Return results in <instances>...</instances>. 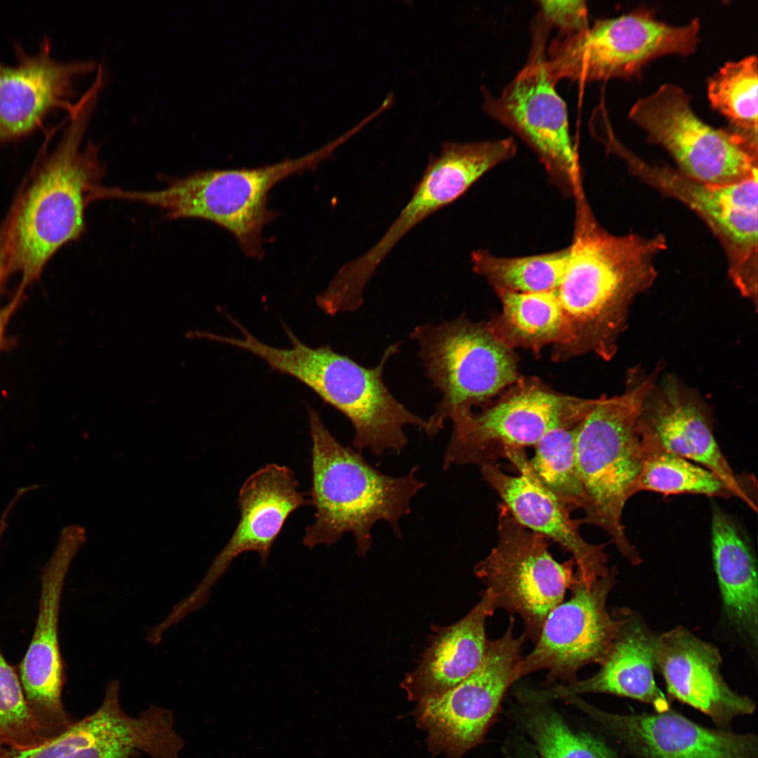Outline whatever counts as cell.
<instances>
[{
  "label": "cell",
  "instance_id": "1",
  "mask_svg": "<svg viewBox=\"0 0 758 758\" xmlns=\"http://www.w3.org/2000/svg\"><path fill=\"white\" fill-rule=\"evenodd\" d=\"M576 218L568 260L550 293L562 322L559 350L572 357L593 352L613 358L627 327L636 298L657 277V255L667 247L663 234L614 235L597 222L583 190L574 194Z\"/></svg>",
  "mask_w": 758,
  "mask_h": 758
},
{
  "label": "cell",
  "instance_id": "2",
  "mask_svg": "<svg viewBox=\"0 0 758 758\" xmlns=\"http://www.w3.org/2000/svg\"><path fill=\"white\" fill-rule=\"evenodd\" d=\"M100 88L92 84L69 112V121L5 220L8 275L21 276L18 295L38 280L48 260L86 230L85 209L100 186L105 164L100 145L81 142Z\"/></svg>",
  "mask_w": 758,
  "mask_h": 758
},
{
  "label": "cell",
  "instance_id": "3",
  "mask_svg": "<svg viewBox=\"0 0 758 758\" xmlns=\"http://www.w3.org/2000/svg\"><path fill=\"white\" fill-rule=\"evenodd\" d=\"M312 447L311 505L314 521L302 543L308 547L331 545L352 533L356 551L365 556L372 545V528L387 522L398 537L400 521L411 512L413 498L425 486L413 466L392 477L369 464L360 451L340 444L323 423L319 413L306 404Z\"/></svg>",
  "mask_w": 758,
  "mask_h": 758
},
{
  "label": "cell",
  "instance_id": "4",
  "mask_svg": "<svg viewBox=\"0 0 758 758\" xmlns=\"http://www.w3.org/2000/svg\"><path fill=\"white\" fill-rule=\"evenodd\" d=\"M660 370V366L651 372L630 368L624 392L595 399L576 427V461L584 492V517L578 521L603 529L634 566L642 559L625 534L622 517L627 501L637 493L642 467L637 423Z\"/></svg>",
  "mask_w": 758,
  "mask_h": 758
},
{
  "label": "cell",
  "instance_id": "5",
  "mask_svg": "<svg viewBox=\"0 0 758 758\" xmlns=\"http://www.w3.org/2000/svg\"><path fill=\"white\" fill-rule=\"evenodd\" d=\"M282 326L289 347H275L253 338L248 352L272 370L302 383L341 412L354 428L356 450L367 449L377 456L387 451L399 453L408 444L404 427L425 430L426 420L399 401L384 380L385 366L399 352L400 343L390 345L377 366L366 368L328 345L308 346L287 325Z\"/></svg>",
  "mask_w": 758,
  "mask_h": 758
},
{
  "label": "cell",
  "instance_id": "6",
  "mask_svg": "<svg viewBox=\"0 0 758 758\" xmlns=\"http://www.w3.org/2000/svg\"><path fill=\"white\" fill-rule=\"evenodd\" d=\"M334 149L330 143L302 157L262 167L196 171L170 179L162 190L117 188L114 196L159 207L169 219L211 221L231 233L247 256L260 259L264 255L262 231L277 217L267 208L270 191L286 178L315 169Z\"/></svg>",
  "mask_w": 758,
  "mask_h": 758
},
{
  "label": "cell",
  "instance_id": "7",
  "mask_svg": "<svg viewBox=\"0 0 758 758\" xmlns=\"http://www.w3.org/2000/svg\"><path fill=\"white\" fill-rule=\"evenodd\" d=\"M432 387L442 395L426 420L424 432L437 434L453 417L472 411L503 388L518 380L512 350L486 324L465 315L439 324L417 326L410 334Z\"/></svg>",
  "mask_w": 758,
  "mask_h": 758
},
{
  "label": "cell",
  "instance_id": "8",
  "mask_svg": "<svg viewBox=\"0 0 758 758\" xmlns=\"http://www.w3.org/2000/svg\"><path fill=\"white\" fill-rule=\"evenodd\" d=\"M698 18L681 25L658 20L651 10L600 19L550 44L545 61L551 77L590 82L639 74L651 60L665 55H688L700 41Z\"/></svg>",
  "mask_w": 758,
  "mask_h": 758
},
{
  "label": "cell",
  "instance_id": "9",
  "mask_svg": "<svg viewBox=\"0 0 758 758\" xmlns=\"http://www.w3.org/2000/svg\"><path fill=\"white\" fill-rule=\"evenodd\" d=\"M629 118L651 143L663 147L677 170L694 180L726 185L757 174V146L729 129L716 128L695 112L686 92L662 84L637 100Z\"/></svg>",
  "mask_w": 758,
  "mask_h": 758
},
{
  "label": "cell",
  "instance_id": "10",
  "mask_svg": "<svg viewBox=\"0 0 758 758\" xmlns=\"http://www.w3.org/2000/svg\"><path fill=\"white\" fill-rule=\"evenodd\" d=\"M498 511L497 544L474 572L491 592L496 609L517 613L526 638L536 644L547 615L580 580L573 558L558 562L546 538L521 526L503 503Z\"/></svg>",
  "mask_w": 758,
  "mask_h": 758
},
{
  "label": "cell",
  "instance_id": "11",
  "mask_svg": "<svg viewBox=\"0 0 758 758\" xmlns=\"http://www.w3.org/2000/svg\"><path fill=\"white\" fill-rule=\"evenodd\" d=\"M629 171L697 213L726 253L729 275L743 298L757 303V174L726 185L691 178L677 169L651 164L625 146L616 153Z\"/></svg>",
  "mask_w": 758,
  "mask_h": 758
},
{
  "label": "cell",
  "instance_id": "12",
  "mask_svg": "<svg viewBox=\"0 0 758 758\" xmlns=\"http://www.w3.org/2000/svg\"><path fill=\"white\" fill-rule=\"evenodd\" d=\"M594 399L560 394L539 383L521 385L497 404L451 420L442 467L494 465L510 447L535 446L551 430L576 427Z\"/></svg>",
  "mask_w": 758,
  "mask_h": 758
},
{
  "label": "cell",
  "instance_id": "13",
  "mask_svg": "<svg viewBox=\"0 0 758 758\" xmlns=\"http://www.w3.org/2000/svg\"><path fill=\"white\" fill-rule=\"evenodd\" d=\"M514 618L500 638L488 641L485 656L468 677L444 693L418 702V727L427 733L434 754L461 758L482 740L503 696L517 679L526 637L514 634Z\"/></svg>",
  "mask_w": 758,
  "mask_h": 758
},
{
  "label": "cell",
  "instance_id": "14",
  "mask_svg": "<svg viewBox=\"0 0 758 758\" xmlns=\"http://www.w3.org/2000/svg\"><path fill=\"white\" fill-rule=\"evenodd\" d=\"M516 151L512 138L473 142L444 141L439 154L430 157L410 201L383 237L338 270L341 285L352 294L361 295L380 264L411 229L458 199L485 173L512 158Z\"/></svg>",
  "mask_w": 758,
  "mask_h": 758
},
{
  "label": "cell",
  "instance_id": "15",
  "mask_svg": "<svg viewBox=\"0 0 758 758\" xmlns=\"http://www.w3.org/2000/svg\"><path fill=\"white\" fill-rule=\"evenodd\" d=\"M543 44V39L534 37L527 64L499 96L482 91L484 109L521 137L537 154L551 180L573 194L582 186L578 157L566 105L546 65Z\"/></svg>",
  "mask_w": 758,
  "mask_h": 758
},
{
  "label": "cell",
  "instance_id": "16",
  "mask_svg": "<svg viewBox=\"0 0 758 758\" xmlns=\"http://www.w3.org/2000/svg\"><path fill=\"white\" fill-rule=\"evenodd\" d=\"M636 429L641 453L665 451L703 466L757 510L756 481L734 473L716 440L710 406L678 376H659L643 403Z\"/></svg>",
  "mask_w": 758,
  "mask_h": 758
},
{
  "label": "cell",
  "instance_id": "17",
  "mask_svg": "<svg viewBox=\"0 0 758 758\" xmlns=\"http://www.w3.org/2000/svg\"><path fill=\"white\" fill-rule=\"evenodd\" d=\"M613 568L590 587L581 581L571 589V598L547 615L534 649L521 657L517 679L538 670H547V683L577 681L580 669L601 665L610 655L623 623V613L613 617L607 597L616 583Z\"/></svg>",
  "mask_w": 758,
  "mask_h": 758
},
{
  "label": "cell",
  "instance_id": "18",
  "mask_svg": "<svg viewBox=\"0 0 758 758\" xmlns=\"http://www.w3.org/2000/svg\"><path fill=\"white\" fill-rule=\"evenodd\" d=\"M85 539V529L80 526L62 529L41 573L36 625L18 671L28 705L48 738L58 736L74 722L62 700L65 673L58 620L65 578Z\"/></svg>",
  "mask_w": 758,
  "mask_h": 758
},
{
  "label": "cell",
  "instance_id": "19",
  "mask_svg": "<svg viewBox=\"0 0 758 758\" xmlns=\"http://www.w3.org/2000/svg\"><path fill=\"white\" fill-rule=\"evenodd\" d=\"M566 700L600 724L634 758H758L755 735L710 729L672 709L620 714L576 696Z\"/></svg>",
  "mask_w": 758,
  "mask_h": 758
},
{
  "label": "cell",
  "instance_id": "20",
  "mask_svg": "<svg viewBox=\"0 0 758 758\" xmlns=\"http://www.w3.org/2000/svg\"><path fill=\"white\" fill-rule=\"evenodd\" d=\"M505 458L513 464L519 475L505 474L496 464L481 467V471L485 481L498 494L516 521L571 553L576 573L586 587L606 577L613 568H609L606 545L590 543L582 537L578 519H573L570 509L540 481L524 448H507Z\"/></svg>",
  "mask_w": 758,
  "mask_h": 758
},
{
  "label": "cell",
  "instance_id": "21",
  "mask_svg": "<svg viewBox=\"0 0 758 758\" xmlns=\"http://www.w3.org/2000/svg\"><path fill=\"white\" fill-rule=\"evenodd\" d=\"M51 47L47 36L34 54L15 42L16 63L0 61V144L28 137L58 109L69 113L77 79L99 66L93 60H57Z\"/></svg>",
  "mask_w": 758,
  "mask_h": 758
},
{
  "label": "cell",
  "instance_id": "22",
  "mask_svg": "<svg viewBox=\"0 0 758 758\" xmlns=\"http://www.w3.org/2000/svg\"><path fill=\"white\" fill-rule=\"evenodd\" d=\"M238 504L240 519L232 536L202 581L182 599L190 611L199 609L206 602L215 583L240 554L255 552L264 564L288 516L298 507L311 505V500L298 490V482L290 468L272 463L246 479L240 489Z\"/></svg>",
  "mask_w": 758,
  "mask_h": 758
},
{
  "label": "cell",
  "instance_id": "23",
  "mask_svg": "<svg viewBox=\"0 0 758 758\" xmlns=\"http://www.w3.org/2000/svg\"><path fill=\"white\" fill-rule=\"evenodd\" d=\"M717 648L678 626L658 636L656 666L670 698L708 716L717 729L731 731L733 721L750 715L755 703L731 689L721 672Z\"/></svg>",
  "mask_w": 758,
  "mask_h": 758
},
{
  "label": "cell",
  "instance_id": "24",
  "mask_svg": "<svg viewBox=\"0 0 758 758\" xmlns=\"http://www.w3.org/2000/svg\"><path fill=\"white\" fill-rule=\"evenodd\" d=\"M622 613L623 623L612 651L594 675L547 690H520L517 697L523 702L540 704L581 693H604L649 704L656 712L672 709L654 677L658 635L640 618L629 611Z\"/></svg>",
  "mask_w": 758,
  "mask_h": 758
},
{
  "label": "cell",
  "instance_id": "25",
  "mask_svg": "<svg viewBox=\"0 0 758 758\" xmlns=\"http://www.w3.org/2000/svg\"><path fill=\"white\" fill-rule=\"evenodd\" d=\"M496 610L491 592L486 589L479 602L455 624L445 627L426 650L417 668L401 684L412 701L440 695L454 687L482 662L488 641L486 618Z\"/></svg>",
  "mask_w": 758,
  "mask_h": 758
},
{
  "label": "cell",
  "instance_id": "26",
  "mask_svg": "<svg viewBox=\"0 0 758 758\" xmlns=\"http://www.w3.org/2000/svg\"><path fill=\"white\" fill-rule=\"evenodd\" d=\"M712 552L723 609L730 623L757 645V565L749 538L736 519L712 504Z\"/></svg>",
  "mask_w": 758,
  "mask_h": 758
},
{
  "label": "cell",
  "instance_id": "27",
  "mask_svg": "<svg viewBox=\"0 0 758 758\" xmlns=\"http://www.w3.org/2000/svg\"><path fill=\"white\" fill-rule=\"evenodd\" d=\"M502 312L486 323L491 332L512 350L514 347L539 350L561 340V321L559 308L547 292H497Z\"/></svg>",
  "mask_w": 758,
  "mask_h": 758
},
{
  "label": "cell",
  "instance_id": "28",
  "mask_svg": "<svg viewBox=\"0 0 758 758\" xmlns=\"http://www.w3.org/2000/svg\"><path fill=\"white\" fill-rule=\"evenodd\" d=\"M569 248L521 257H500L478 249L471 253L473 271L496 291L539 293L554 289L563 274Z\"/></svg>",
  "mask_w": 758,
  "mask_h": 758
},
{
  "label": "cell",
  "instance_id": "29",
  "mask_svg": "<svg viewBox=\"0 0 758 758\" xmlns=\"http://www.w3.org/2000/svg\"><path fill=\"white\" fill-rule=\"evenodd\" d=\"M757 58L726 62L709 78L707 98L732 131L757 145Z\"/></svg>",
  "mask_w": 758,
  "mask_h": 758
},
{
  "label": "cell",
  "instance_id": "30",
  "mask_svg": "<svg viewBox=\"0 0 758 758\" xmlns=\"http://www.w3.org/2000/svg\"><path fill=\"white\" fill-rule=\"evenodd\" d=\"M641 453L642 467L637 493L650 491L665 496L689 493L735 497L717 474L703 466L665 451Z\"/></svg>",
  "mask_w": 758,
  "mask_h": 758
},
{
  "label": "cell",
  "instance_id": "31",
  "mask_svg": "<svg viewBox=\"0 0 758 758\" xmlns=\"http://www.w3.org/2000/svg\"><path fill=\"white\" fill-rule=\"evenodd\" d=\"M577 426L549 432L534 446L535 454L528 460L540 481L571 511L582 509L584 503L576 455Z\"/></svg>",
  "mask_w": 758,
  "mask_h": 758
},
{
  "label": "cell",
  "instance_id": "32",
  "mask_svg": "<svg viewBox=\"0 0 758 758\" xmlns=\"http://www.w3.org/2000/svg\"><path fill=\"white\" fill-rule=\"evenodd\" d=\"M526 725L535 743L538 758H620L604 740L573 731L548 709L531 710Z\"/></svg>",
  "mask_w": 758,
  "mask_h": 758
},
{
  "label": "cell",
  "instance_id": "33",
  "mask_svg": "<svg viewBox=\"0 0 758 758\" xmlns=\"http://www.w3.org/2000/svg\"><path fill=\"white\" fill-rule=\"evenodd\" d=\"M29 712L18 674L0 650V733L18 724Z\"/></svg>",
  "mask_w": 758,
  "mask_h": 758
},
{
  "label": "cell",
  "instance_id": "34",
  "mask_svg": "<svg viewBox=\"0 0 758 758\" xmlns=\"http://www.w3.org/2000/svg\"><path fill=\"white\" fill-rule=\"evenodd\" d=\"M539 4L540 22L557 28L559 36L574 34L589 27L583 1H540Z\"/></svg>",
  "mask_w": 758,
  "mask_h": 758
},
{
  "label": "cell",
  "instance_id": "35",
  "mask_svg": "<svg viewBox=\"0 0 758 758\" xmlns=\"http://www.w3.org/2000/svg\"><path fill=\"white\" fill-rule=\"evenodd\" d=\"M7 268L8 254L6 234L4 228L0 227V291L6 277L8 276ZM16 306L17 305L12 302L6 309L0 310V341L3 337L6 322Z\"/></svg>",
  "mask_w": 758,
  "mask_h": 758
}]
</instances>
